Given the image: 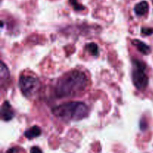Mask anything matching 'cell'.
Wrapping results in <instances>:
<instances>
[{
	"label": "cell",
	"instance_id": "obj_13",
	"mask_svg": "<svg viewBox=\"0 0 153 153\" xmlns=\"http://www.w3.org/2000/svg\"><path fill=\"white\" fill-rule=\"evenodd\" d=\"M30 151H31V152H42L41 149H39L37 146H33V147H31V150H30Z\"/></svg>",
	"mask_w": 153,
	"mask_h": 153
},
{
	"label": "cell",
	"instance_id": "obj_3",
	"mask_svg": "<svg viewBox=\"0 0 153 153\" xmlns=\"http://www.w3.org/2000/svg\"><path fill=\"white\" fill-rule=\"evenodd\" d=\"M133 70L131 79L135 88L139 91H143L149 84V78L146 74V64L139 60L133 59Z\"/></svg>",
	"mask_w": 153,
	"mask_h": 153
},
{
	"label": "cell",
	"instance_id": "obj_2",
	"mask_svg": "<svg viewBox=\"0 0 153 153\" xmlns=\"http://www.w3.org/2000/svg\"><path fill=\"white\" fill-rule=\"evenodd\" d=\"M52 114L67 122H76L88 117V107L82 102H70L53 108Z\"/></svg>",
	"mask_w": 153,
	"mask_h": 153
},
{
	"label": "cell",
	"instance_id": "obj_11",
	"mask_svg": "<svg viewBox=\"0 0 153 153\" xmlns=\"http://www.w3.org/2000/svg\"><path fill=\"white\" fill-rule=\"evenodd\" d=\"M70 1L75 10H82L83 9H85V7L79 4L77 0H70Z\"/></svg>",
	"mask_w": 153,
	"mask_h": 153
},
{
	"label": "cell",
	"instance_id": "obj_5",
	"mask_svg": "<svg viewBox=\"0 0 153 153\" xmlns=\"http://www.w3.org/2000/svg\"><path fill=\"white\" fill-rule=\"evenodd\" d=\"M14 111L8 101H4L1 108V117L4 121H10L14 117Z\"/></svg>",
	"mask_w": 153,
	"mask_h": 153
},
{
	"label": "cell",
	"instance_id": "obj_6",
	"mask_svg": "<svg viewBox=\"0 0 153 153\" xmlns=\"http://www.w3.org/2000/svg\"><path fill=\"white\" fill-rule=\"evenodd\" d=\"M131 43L143 55H147L151 52L150 47L148 45H146L144 42L141 41V40H138V39H134V40H131Z\"/></svg>",
	"mask_w": 153,
	"mask_h": 153
},
{
	"label": "cell",
	"instance_id": "obj_14",
	"mask_svg": "<svg viewBox=\"0 0 153 153\" xmlns=\"http://www.w3.org/2000/svg\"><path fill=\"white\" fill-rule=\"evenodd\" d=\"M20 149H17V148H16V147H12V148H10V149H9L7 151V152H20Z\"/></svg>",
	"mask_w": 153,
	"mask_h": 153
},
{
	"label": "cell",
	"instance_id": "obj_10",
	"mask_svg": "<svg viewBox=\"0 0 153 153\" xmlns=\"http://www.w3.org/2000/svg\"><path fill=\"white\" fill-rule=\"evenodd\" d=\"M85 49L93 56H97L99 55V47L97 46V44H96L95 43H88L86 45V46H85Z\"/></svg>",
	"mask_w": 153,
	"mask_h": 153
},
{
	"label": "cell",
	"instance_id": "obj_4",
	"mask_svg": "<svg viewBox=\"0 0 153 153\" xmlns=\"http://www.w3.org/2000/svg\"><path fill=\"white\" fill-rule=\"evenodd\" d=\"M18 86L22 94L27 98L32 97L40 89V81L33 76H21L18 82Z\"/></svg>",
	"mask_w": 153,
	"mask_h": 153
},
{
	"label": "cell",
	"instance_id": "obj_12",
	"mask_svg": "<svg viewBox=\"0 0 153 153\" xmlns=\"http://www.w3.org/2000/svg\"><path fill=\"white\" fill-rule=\"evenodd\" d=\"M141 32L143 35L149 36L153 34V28H142Z\"/></svg>",
	"mask_w": 153,
	"mask_h": 153
},
{
	"label": "cell",
	"instance_id": "obj_9",
	"mask_svg": "<svg viewBox=\"0 0 153 153\" xmlns=\"http://www.w3.org/2000/svg\"><path fill=\"white\" fill-rule=\"evenodd\" d=\"M0 76H1V85L4 82V80H7L9 77H10V73H9V70L7 69V66H5V64L3 62L1 63V68H0Z\"/></svg>",
	"mask_w": 153,
	"mask_h": 153
},
{
	"label": "cell",
	"instance_id": "obj_7",
	"mask_svg": "<svg viewBox=\"0 0 153 153\" xmlns=\"http://www.w3.org/2000/svg\"><path fill=\"white\" fill-rule=\"evenodd\" d=\"M40 134H41V129L37 126H34L31 127L24 132V136L29 140L39 137Z\"/></svg>",
	"mask_w": 153,
	"mask_h": 153
},
{
	"label": "cell",
	"instance_id": "obj_8",
	"mask_svg": "<svg viewBox=\"0 0 153 153\" xmlns=\"http://www.w3.org/2000/svg\"><path fill=\"white\" fill-rule=\"evenodd\" d=\"M149 10V4L146 1H142L139 2L138 4L134 6V13L137 16H143L146 14Z\"/></svg>",
	"mask_w": 153,
	"mask_h": 153
},
{
	"label": "cell",
	"instance_id": "obj_1",
	"mask_svg": "<svg viewBox=\"0 0 153 153\" xmlns=\"http://www.w3.org/2000/svg\"><path fill=\"white\" fill-rule=\"evenodd\" d=\"M88 85L86 75L80 70H74L63 76L57 84L55 95L58 98L73 97L82 92Z\"/></svg>",
	"mask_w": 153,
	"mask_h": 153
}]
</instances>
